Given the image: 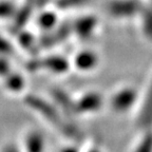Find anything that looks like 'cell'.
Masks as SVG:
<instances>
[{
  "instance_id": "obj_1",
  "label": "cell",
  "mask_w": 152,
  "mask_h": 152,
  "mask_svg": "<svg viewBox=\"0 0 152 152\" xmlns=\"http://www.w3.org/2000/svg\"><path fill=\"white\" fill-rule=\"evenodd\" d=\"M24 104L30 109L42 116L45 121L52 124L54 128L62 133L64 136L73 140H76L79 136V131L77 130V128L64 116V113L56 106L52 104L48 100L37 95L28 94L24 97Z\"/></svg>"
},
{
  "instance_id": "obj_2",
  "label": "cell",
  "mask_w": 152,
  "mask_h": 152,
  "mask_svg": "<svg viewBox=\"0 0 152 152\" xmlns=\"http://www.w3.org/2000/svg\"><path fill=\"white\" fill-rule=\"evenodd\" d=\"M142 7L140 0H110L106 4V12L115 20H128L138 17Z\"/></svg>"
},
{
  "instance_id": "obj_3",
  "label": "cell",
  "mask_w": 152,
  "mask_h": 152,
  "mask_svg": "<svg viewBox=\"0 0 152 152\" xmlns=\"http://www.w3.org/2000/svg\"><path fill=\"white\" fill-rule=\"evenodd\" d=\"M137 91L132 87H121L112 94L110 107L116 113H126L130 111L137 102Z\"/></svg>"
},
{
  "instance_id": "obj_4",
  "label": "cell",
  "mask_w": 152,
  "mask_h": 152,
  "mask_svg": "<svg viewBox=\"0 0 152 152\" xmlns=\"http://www.w3.org/2000/svg\"><path fill=\"white\" fill-rule=\"evenodd\" d=\"M72 35L71 23H58L53 30L43 32L42 36L38 38V47L39 49H52L69 38Z\"/></svg>"
},
{
  "instance_id": "obj_5",
  "label": "cell",
  "mask_w": 152,
  "mask_h": 152,
  "mask_svg": "<svg viewBox=\"0 0 152 152\" xmlns=\"http://www.w3.org/2000/svg\"><path fill=\"white\" fill-rule=\"evenodd\" d=\"M99 24L97 16L95 15H83L78 17L71 23L72 34L80 40H89L96 33Z\"/></svg>"
},
{
  "instance_id": "obj_6",
  "label": "cell",
  "mask_w": 152,
  "mask_h": 152,
  "mask_svg": "<svg viewBox=\"0 0 152 152\" xmlns=\"http://www.w3.org/2000/svg\"><path fill=\"white\" fill-rule=\"evenodd\" d=\"M136 121L142 130L152 128V76L142 96Z\"/></svg>"
},
{
  "instance_id": "obj_7",
  "label": "cell",
  "mask_w": 152,
  "mask_h": 152,
  "mask_svg": "<svg viewBox=\"0 0 152 152\" xmlns=\"http://www.w3.org/2000/svg\"><path fill=\"white\" fill-rule=\"evenodd\" d=\"M104 104V97L99 92L90 91L83 94L77 100H75V107L77 114L95 113L100 110Z\"/></svg>"
},
{
  "instance_id": "obj_8",
  "label": "cell",
  "mask_w": 152,
  "mask_h": 152,
  "mask_svg": "<svg viewBox=\"0 0 152 152\" xmlns=\"http://www.w3.org/2000/svg\"><path fill=\"white\" fill-rule=\"evenodd\" d=\"M40 71L51 72L53 74H64L70 70L71 64L64 56L61 55H49L45 57H39Z\"/></svg>"
},
{
  "instance_id": "obj_9",
  "label": "cell",
  "mask_w": 152,
  "mask_h": 152,
  "mask_svg": "<svg viewBox=\"0 0 152 152\" xmlns=\"http://www.w3.org/2000/svg\"><path fill=\"white\" fill-rule=\"evenodd\" d=\"M73 64L75 69L81 72H90L97 68L99 64V56L95 51L89 50H81L77 52L74 56Z\"/></svg>"
},
{
  "instance_id": "obj_10",
  "label": "cell",
  "mask_w": 152,
  "mask_h": 152,
  "mask_svg": "<svg viewBox=\"0 0 152 152\" xmlns=\"http://www.w3.org/2000/svg\"><path fill=\"white\" fill-rule=\"evenodd\" d=\"M34 12H35V9L24 1L23 4L20 5L19 7H17L13 17L11 18L12 19L11 31L14 34H17L18 32L24 30L26 24L31 20Z\"/></svg>"
},
{
  "instance_id": "obj_11",
  "label": "cell",
  "mask_w": 152,
  "mask_h": 152,
  "mask_svg": "<svg viewBox=\"0 0 152 152\" xmlns=\"http://www.w3.org/2000/svg\"><path fill=\"white\" fill-rule=\"evenodd\" d=\"M51 95L56 104V107L64 113V116L71 118L74 115H77L75 100L72 99V97L68 93L61 89H53Z\"/></svg>"
},
{
  "instance_id": "obj_12",
  "label": "cell",
  "mask_w": 152,
  "mask_h": 152,
  "mask_svg": "<svg viewBox=\"0 0 152 152\" xmlns=\"http://www.w3.org/2000/svg\"><path fill=\"white\" fill-rule=\"evenodd\" d=\"M35 23L40 31L48 32L51 31L57 24L59 23V18L55 10H43L37 15L35 19Z\"/></svg>"
},
{
  "instance_id": "obj_13",
  "label": "cell",
  "mask_w": 152,
  "mask_h": 152,
  "mask_svg": "<svg viewBox=\"0 0 152 152\" xmlns=\"http://www.w3.org/2000/svg\"><path fill=\"white\" fill-rule=\"evenodd\" d=\"M17 36V43L22 50H24V52H28V54H31L32 56H35L38 54V38H36L34 36V34H32L31 32L26 31V28L22 31L18 32L16 34Z\"/></svg>"
},
{
  "instance_id": "obj_14",
  "label": "cell",
  "mask_w": 152,
  "mask_h": 152,
  "mask_svg": "<svg viewBox=\"0 0 152 152\" xmlns=\"http://www.w3.org/2000/svg\"><path fill=\"white\" fill-rule=\"evenodd\" d=\"M24 152H45V142L43 134L39 131H30L26 133L23 140Z\"/></svg>"
},
{
  "instance_id": "obj_15",
  "label": "cell",
  "mask_w": 152,
  "mask_h": 152,
  "mask_svg": "<svg viewBox=\"0 0 152 152\" xmlns=\"http://www.w3.org/2000/svg\"><path fill=\"white\" fill-rule=\"evenodd\" d=\"M140 31L147 40L152 41V7H142L140 15Z\"/></svg>"
},
{
  "instance_id": "obj_16",
  "label": "cell",
  "mask_w": 152,
  "mask_h": 152,
  "mask_svg": "<svg viewBox=\"0 0 152 152\" xmlns=\"http://www.w3.org/2000/svg\"><path fill=\"white\" fill-rule=\"evenodd\" d=\"M3 78H4V80H3L4 88L10 92H21L26 87V79L21 74L19 73H15V72L11 71Z\"/></svg>"
},
{
  "instance_id": "obj_17",
  "label": "cell",
  "mask_w": 152,
  "mask_h": 152,
  "mask_svg": "<svg viewBox=\"0 0 152 152\" xmlns=\"http://www.w3.org/2000/svg\"><path fill=\"white\" fill-rule=\"evenodd\" d=\"M90 0H54V7L57 11H70L87 5Z\"/></svg>"
},
{
  "instance_id": "obj_18",
  "label": "cell",
  "mask_w": 152,
  "mask_h": 152,
  "mask_svg": "<svg viewBox=\"0 0 152 152\" xmlns=\"http://www.w3.org/2000/svg\"><path fill=\"white\" fill-rule=\"evenodd\" d=\"M133 152H152V131L145 130V134L135 144Z\"/></svg>"
},
{
  "instance_id": "obj_19",
  "label": "cell",
  "mask_w": 152,
  "mask_h": 152,
  "mask_svg": "<svg viewBox=\"0 0 152 152\" xmlns=\"http://www.w3.org/2000/svg\"><path fill=\"white\" fill-rule=\"evenodd\" d=\"M17 7L10 0H0V19H11Z\"/></svg>"
},
{
  "instance_id": "obj_20",
  "label": "cell",
  "mask_w": 152,
  "mask_h": 152,
  "mask_svg": "<svg viewBox=\"0 0 152 152\" xmlns=\"http://www.w3.org/2000/svg\"><path fill=\"white\" fill-rule=\"evenodd\" d=\"M14 47L7 38L0 35V56H11L14 54Z\"/></svg>"
},
{
  "instance_id": "obj_21",
  "label": "cell",
  "mask_w": 152,
  "mask_h": 152,
  "mask_svg": "<svg viewBox=\"0 0 152 152\" xmlns=\"http://www.w3.org/2000/svg\"><path fill=\"white\" fill-rule=\"evenodd\" d=\"M11 72V64L7 57L0 56V77H4Z\"/></svg>"
},
{
  "instance_id": "obj_22",
  "label": "cell",
  "mask_w": 152,
  "mask_h": 152,
  "mask_svg": "<svg viewBox=\"0 0 152 152\" xmlns=\"http://www.w3.org/2000/svg\"><path fill=\"white\" fill-rule=\"evenodd\" d=\"M24 1H26V3H28L31 7H33L35 10H38V9H40V7L43 9V7L50 2V1H52V0H24Z\"/></svg>"
},
{
  "instance_id": "obj_23",
  "label": "cell",
  "mask_w": 152,
  "mask_h": 152,
  "mask_svg": "<svg viewBox=\"0 0 152 152\" xmlns=\"http://www.w3.org/2000/svg\"><path fill=\"white\" fill-rule=\"evenodd\" d=\"M2 152H20V150H19L15 145H7L3 148Z\"/></svg>"
},
{
  "instance_id": "obj_24",
  "label": "cell",
  "mask_w": 152,
  "mask_h": 152,
  "mask_svg": "<svg viewBox=\"0 0 152 152\" xmlns=\"http://www.w3.org/2000/svg\"><path fill=\"white\" fill-rule=\"evenodd\" d=\"M59 152H80L79 149L75 146H66V147L62 148Z\"/></svg>"
},
{
  "instance_id": "obj_25",
  "label": "cell",
  "mask_w": 152,
  "mask_h": 152,
  "mask_svg": "<svg viewBox=\"0 0 152 152\" xmlns=\"http://www.w3.org/2000/svg\"><path fill=\"white\" fill-rule=\"evenodd\" d=\"M87 152H102V151H100L97 148H90L89 150H87Z\"/></svg>"
}]
</instances>
